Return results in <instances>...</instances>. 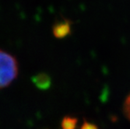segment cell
Instances as JSON below:
<instances>
[{"mask_svg":"<svg viewBox=\"0 0 130 129\" xmlns=\"http://www.w3.org/2000/svg\"><path fill=\"white\" fill-rule=\"evenodd\" d=\"M18 63L10 54L0 50V89L8 86L18 75Z\"/></svg>","mask_w":130,"mask_h":129,"instance_id":"1","label":"cell"},{"mask_svg":"<svg viewBox=\"0 0 130 129\" xmlns=\"http://www.w3.org/2000/svg\"><path fill=\"white\" fill-rule=\"evenodd\" d=\"M70 32V25L68 21H63L56 23L53 27L54 36L57 38H63Z\"/></svg>","mask_w":130,"mask_h":129,"instance_id":"2","label":"cell"},{"mask_svg":"<svg viewBox=\"0 0 130 129\" xmlns=\"http://www.w3.org/2000/svg\"><path fill=\"white\" fill-rule=\"evenodd\" d=\"M34 82L36 84V86L41 89H47L48 88L51 83L50 78L48 75L45 74H40L38 75L34 78Z\"/></svg>","mask_w":130,"mask_h":129,"instance_id":"3","label":"cell"},{"mask_svg":"<svg viewBox=\"0 0 130 129\" xmlns=\"http://www.w3.org/2000/svg\"><path fill=\"white\" fill-rule=\"evenodd\" d=\"M76 119L67 117L62 121V128L63 129H75L76 126Z\"/></svg>","mask_w":130,"mask_h":129,"instance_id":"4","label":"cell"},{"mask_svg":"<svg viewBox=\"0 0 130 129\" xmlns=\"http://www.w3.org/2000/svg\"><path fill=\"white\" fill-rule=\"evenodd\" d=\"M123 110H124V113L125 116L127 117V118L130 121V93L124 102Z\"/></svg>","mask_w":130,"mask_h":129,"instance_id":"5","label":"cell"},{"mask_svg":"<svg viewBox=\"0 0 130 129\" xmlns=\"http://www.w3.org/2000/svg\"><path fill=\"white\" fill-rule=\"evenodd\" d=\"M81 129H98V127L95 125L86 122V123L84 124V125L82 126Z\"/></svg>","mask_w":130,"mask_h":129,"instance_id":"6","label":"cell"}]
</instances>
